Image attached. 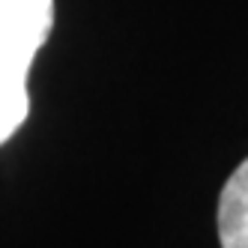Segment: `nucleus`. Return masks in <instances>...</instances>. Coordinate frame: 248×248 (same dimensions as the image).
<instances>
[{
	"label": "nucleus",
	"instance_id": "f257e3e1",
	"mask_svg": "<svg viewBox=\"0 0 248 248\" xmlns=\"http://www.w3.org/2000/svg\"><path fill=\"white\" fill-rule=\"evenodd\" d=\"M54 27V0H0V147L30 114L27 75Z\"/></svg>",
	"mask_w": 248,
	"mask_h": 248
},
{
	"label": "nucleus",
	"instance_id": "f03ea898",
	"mask_svg": "<svg viewBox=\"0 0 248 248\" xmlns=\"http://www.w3.org/2000/svg\"><path fill=\"white\" fill-rule=\"evenodd\" d=\"M216 218L221 248H248V158L227 176Z\"/></svg>",
	"mask_w": 248,
	"mask_h": 248
}]
</instances>
